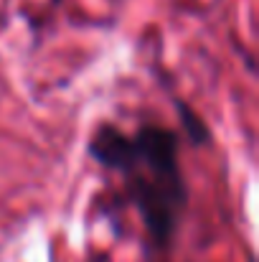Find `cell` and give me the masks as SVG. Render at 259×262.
<instances>
[{"instance_id":"1","label":"cell","mask_w":259,"mask_h":262,"mask_svg":"<svg viewBox=\"0 0 259 262\" xmlns=\"http://www.w3.org/2000/svg\"><path fill=\"white\" fill-rule=\"evenodd\" d=\"M89 156L125 176L127 191L150 237L166 245L185 206L175 133L166 127H143L127 135L112 125H102L89 140Z\"/></svg>"}]
</instances>
